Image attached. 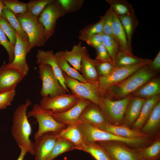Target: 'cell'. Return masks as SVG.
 <instances>
[{
    "label": "cell",
    "mask_w": 160,
    "mask_h": 160,
    "mask_svg": "<svg viewBox=\"0 0 160 160\" xmlns=\"http://www.w3.org/2000/svg\"><path fill=\"white\" fill-rule=\"evenodd\" d=\"M149 64L111 87L103 97L116 100L123 99L131 94L155 75V72L151 69Z\"/></svg>",
    "instance_id": "6da1fadb"
},
{
    "label": "cell",
    "mask_w": 160,
    "mask_h": 160,
    "mask_svg": "<svg viewBox=\"0 0 160 160\" xmlns=\"http://www.w3.org/2000/svg\"><path fill=\"white\" fill-rule=\"evenodd\" d=\"M31 104V100L27 99L15 109L13 115L11 133L18 146L25 145L28 152L34 155V142L30 139L31 127L27 113L28 108Z\"/></svg>",
    "instance_id": "7a4b0ae2"
},
{
    "label": "cell",
    "mask_w": 160,
    "mask_h": 160,
    "mask_svg": "<svg viewBox=\"0 0 160 160\" xmlns=\"http://www.w3.org/2000/svg\"><path fill=\"white\" fill-rule=\"evenodd\" d=\"M15 16L29 39L28 53L36 47L44 45L47 40L44 28L39 20V17L32 15L28 11Z\"/></svg>",
    "instance_id": "3957f363"
},
{
    "label": "cell",
    "mask_w": 160,
    "mask_h": 160,
    "mask_svg": "<svg viewBox=\"0 0 160 160\" xmlns=\"http://www.w3.org/2000/svg\"><path fill=\"white\" fill-rule=\"evenodd\" d=\"M78 123L84 142L117 141L135 146L143 144L146 140V138H129L120 137L101 130L90 124L79 122Z\"/></svg>",
    "instance_id": "277c9868"
},
{
    "label": "cell",
    "mask_w": 160,
    "mask_h": 160,
    "mask_svg": "<svg viewBox=\"0 0 160 160\" xmlns=\"http://www.w3.org/2000/svg\"><path fill=\"white\" fill-rule=\"evenodd\" d=\"M150 62L114 67L108 75L99 76L97 86L100 95L103 97L111 87L122 81L140 69L149 64Z\"/></svg>",
    "instance_id": "5b68a950"
},
{
    "label": "cell",
    "mask_w": 160,
    "mask_h": 160,
    "mask_svg": "<svg viewBox=\"0 0 160 160\" xmlns=\"http://www.w3.org/2000/svg\"><path fill=\"white\" fill-rule=\"evenodd\" d=\"M132 97L131 94L123 99L113 100L102 97L98 107L107 122L116 125L122 123L128 104Z\"/></svg>",
    "instance_id": "8992f818"
},
{
    "label": "cell",
    "mask_w": 160,
    "mask_h": 160,
    "mask_svg": "<svg viewBox=\"0 0 160 160\" xmlns=\"http://www.w3.org/2000/svg\"><path fill=\"white\" fill-rule=\"evenodd\" d=\"M28 117L35 118L38 124V130L34 135L36 140L42 134L48 132L57 133L65 127V124L60 123L54 119L46 111L42 110L39 104H34L32 109L27 113Z\"/></svg>",
    "instance_id": "52a82bcc"
},
{
    "label": "cell",
    "mask_w": 160,
    "mask_h": 160,
    "mask_svg": "<svg viewBox=\"0 0 160 160\" xmlns=\"http://www.w3.org/2000/svg\"><path fill=\"white\" fill-rule=\"evenodd\" d=\"M63 73L65 85L70 89L72 94L80 99L88 100L99 106L102 97L99 92L97 83L82 82Z\"/></svg>",
    "instance_id": "ba28073f"
},
{
    "label": "cell",
    "mask_w": 160,
    "mask_h": 160,
    "mask_svg": "<svg viewBox=\"0 0 160 160\" xmlns=\"http://www.w3.org/2000/svg\"><path fill=\"white\" fill-rule=\"evenodd\" d=\"M38 69L39 77L42 82L39 93L42 97L48 95L52 98L67 93V91L60 84L49 65L39 64Z\"/></svg>",
    "instance_id": "9c48e42d"
},
{
    "label": "cell",
    "mask_w": 160,
    "mask_h": 160,
    "mask_svg": "<svg viewBox=\"0 0 160 160\" xmlns=\"http://www.w3.org/2000/svg\"><path fill=\"white\" fill-rule=\"evenodd\" d=\"M96 142L104 149L110 160H144L140 149H132L124 143L113 141Z\"/></svg>",
    "instance_id": "30bf717a"
},
{
    "label": "cell",
    "mask_w": 160,
    "mask_h": 160,
    "mask_svg": "<svg viewBox=\"0 0 160 160\" xmlns=\"http://www.w3.org/2000/svg\"><path fill=\"white\" fill-rule=\"evenodd\" d=\"M66 14L58 0H53L44 8L38 19L44 28L47 40L54 33L57 20Z\"/></svg>",
    "instance_id": "8fae6325"
},
{
    "label": "cell",
    "mask_w": 160,
    "mask_h": 160,
    "mask_svg": "<svg viewBox=\"0 0 160 160\" xmlns=\"http://www.w3.org/2000/svg\"><path fill=\"white\" fill-rule=\"evenodd\" d=\"M80 99L76 95L69 93L52 98L47 95L43 97L39 105L40 108L43 110L61 113L71 108Z\"/></svg>",
    "instance_id": "7c38bea8"
},
{
    "label": "cell",
    "mask_w": 160,
    "mask_h": 160,
    "mask_svg": "<svg viewBox=\"0 0 160 160\" xmlns=\"http://www.w3.org/2000/svg\"><path fill=\"white\" fill-rule=\"evenodd\" d=\"M16 38L14 60L12 63H8L5 65L7 67L19 72L25 76L29 70L26 61L29 43L24 40L17 32Z\"/></svg>",
    "instance_id": "4fadbf2b"
},
{
    "label": "cell",
    "mask_w": 160,
    "mask_h": 160,
    "mask_svg": "<svg viewBox=\"0 0 160 160\" xmlns=\"http://www.w3.org/2000/svg\"><path fill=\"white\" fill-rule=\"evenodd\" d=\"M57 133L48 132L35 140L33 150L35 160H46L52 151L58 137Z\"/></svg>",
    "instance_id": "5bb4252c"
},
{
    "label": "cell",
    "mask_w": 160,
    "mask_h": 160,
    "mask_svg": "<svg viewBox=\"0 0 160 160\" xmlns=\"http://www.w3.org/2000/svg\"><path fill=\"white\" fill-rule=\"evenodd\" d=\"M91 103L88 100L80 99L74 106L65 111L56 113L45 111L58 121L67 125L78 122L83 111Z\"/></svg>",
    "instance_id": "9a60e30c"
},
{
    "label": "cell",
    "mask_w": 160,
    "mask_h": 160,
    "mask_svg": "<svg viewBox=\"0 0 160 160\" xmlns=\"http://www.w3.org/2000/svg\"><path fill=\"white\" fill-rule=\"evenodd\" d=\"M4 60L0 68V93L15 89L25 76L19 72L7 67Z\"/></svg>",
    "instance_id": "2e32d148"
},
{
    "label": "cell",
    "mask_w": 160,
    "mask_h": 160,
    "mask_svg": "<svg viewBox=\"0 0 160 160\" xmlns=\"http://www.w3.org/2000/svg\"><path fill=\"white\" fill-rule=\"evenodd\" d=\"M36 57V63L38 64H47L50 66L60 84L66 90L68 93L71 94L68 88L65 85L63 72L58 65L53 50L44 51L39 49Z\"/></svg>",
    "instance_id": "e0dca14e"
},
{
    "label": "cell",
    "mask_w": 160,
    "mask_h": 160,
    "mask_svg": "<svg viewBox=\"0 0 160 160\" xmlns=\"http://www.w3.org/2000/svg\"><path fill=\"white\" fill-rule=\"evenodd\" d=\"M107 121L99 107L92 103L83 111L78 122L90 124L98 127Z\"/></svg>",
    "instance_id": "ac0fdd59"
},
{
    "label": "cell",
    "mask_w": 160,
    "mask_h": 160,
    "mask_svg": "<svg viewBox=\"0 0 160 160\" xmlns=\"http://www.w3.org/2000/svg\"><path fill=\"white\" fill-rule=\"evenodd\" d=\"M116 136L129 138H146V135L137 130L130 129L126 126L116 125L106 122L97 127Z\"/></svg>",
    "instance_id": "d6986e66"
},
{
    "label": "cell",
    "mask_w": 160,
    "mask_h": 160,
    "mask_svg": "<svg viewBox=\"0 0 160 160\" xmlns=\"http://www.w3.org/2000/svg\"><path fill=\"white\" fill-rule=\"evenodd\" d=\"M80 71L84 79L90 83H97L99 76L93 59L91 57L86 48L84 47Z\"/></svg>",
    "instance_id": "ffe728a7"
},
{
    "label": "cell",
    "mask_w": 160,
    "mask_h": 160,
    "mask_svg": "<svg viewBox=\"0 0 160 160\" xmlns=\"http://www.w3.org/2000/svg\"><path fill=\"white\" fill-rule=\"evenodd\" d=\"M146 100L133 97L128 104L122 121L125 125H132L136 120Z\"/></svg>",
    "instance_id": "44dd1931"
},
{
    "label": "cell",
    "mask_w": 160,
    "mask_h": 160,
    "mask_svg": "<svg viewBox=\"0 0 160 160\" xmlns=\"http://www.w3.org/2000/svg\"><path fill=\"white\" fill-rule=\"evenodd\" d=\"M160 80L159 78L151 79L131 95L145 99L159 95Z\"/></svg>",
    "instance_id": "7402d4cb"
},
{
    "label": "cell",
    "mask_w": 160,
    "mask_h": 160,
    "mask_svg": "<svg viewBox=\"0 0 160 160\" xmlns=\"http://www.w3.org/2000/svg\"><path fill=\"white\" fill-rule=\"evenodd\" d=\"M112 32L114 37L119 44L120 50L132 52L128 47L124 30L118 17L113 12Z\"/></svg>",
    "instance_id": "603a6c76"
},
{
    "label": "cell",
    "mask_w": 160,
    "mask_h": 160,
    "mask_svg": "<svg viewBox=\"0 0 160 160\" xmlns=\"http://www.w3.org/2000/svg\"><path fill=\"white\" fill-rule=\"evenodd\" d=\"M160 100L159 95L146 99L139 117L132 125V129L137 130L142 127L149 117L154 106Z\"/></svg>",
    "instance_id": "cb8c5ba5"
},
{
    "label": "cell",
    "mask_w": 160,
    "mask_h": 160,
    "mask_svg": "<svg viewBox=\"0 0 160 160\" xmlns=\"http://www.w3.org/2000/svg\"><path fill=\"white\" fill-rule=\"evenodd\" d=\"M57 135L69 140L76 147L81 145L84 142L78 122L67 125L66 127L57 133Z\"/></svg>",
    "instance_id": "d4e9b609"
},
{
    "label": "cell",
    "mask_w": 160,
    "mask_h": 160,
    "mask_svg": "<svg viewBox=\"0 0 160 160\" xmlns=\"http://www.w3.org/2000/svg\"><path fill=\"white\" fill-rule=\"evenodd\" d=\"M151 61L150 59L137 57L134 55L132 52L120 50L113 61V64L114 68L150 62Z\"/></svg>",
    "instance_id": "484cf974"
},
{
    "label": "cell",
    "mask_w": 160,
    "mask_h": 160,
    "mask_svg": "<svg viewBox=\"0 0 160 160\" xmlns=\"http://www.w3.org/2000/svg\"><path fill=\"white\" fill-rule=\"evenodd\" d=\"M84 47L81 45V42H80L74 46L70 51L66 50L64 51H61L64 58L73 68L78 71H80Z\"/></svg>",
    "instance_id": "4316f807"
},
{
    "label": "cell",
    "mask_w": 160,
    "mask_h": 160,
    "mask_svg": "<svg viewBox=\"0 0 160 160\" xmlns=\"http://www.w3.org/2000/svg\"><path fill=\"white\" fill-rule=\"evenodd\" d=\"M118 17L126 33L129 48L132 51V37L138 23L135 12L119 16Z\"/></svg>",
    "instance_id": "83f0119b"
},
{
    "label": "cell",
    "mask_w": 160,
    "mask_h": 160,
    "mask_svg": "<svg viewBox=\"0 0 160 160\" xmlns=\"http://www.w3.org/2000/svg\"><path fill=\"white\" fill-rule=\"evenodd\" d=\"M75 149L89 153L95 160H110L105 151L96 142H84Z\"/></svg>",
    "instance_id": "f1b7e54d"
},
{
    "label": "cell",
    "mask_w": 160,
    "mask_h": 160,
    "mask_svg": "<svg viewBox=\"0 0 160 160\" xmlns=\"http://www.w3.org/2000/svg\"><path fill=\"white\" fill-rule=\"evenodd\" d=\"M160 124V101L155 105L148 119L142 127L141 132L151 134L158 128Z\"/></svg>",
    "instance_id": "f546056e"
},
{
    "label": "cell",
    "mask_w": 160,
    "mask_h": 160,
    "mask_svg": "<svg viewBox=\"0 0 160 160\" xmlns=\"http://www.w3.org/2000/svg\"><path fill=\"white\" fill-rule=\"evenodd\" d=\"M57 64L62 72L72 78L83 83H88L82 75L71 66L69 63L63 56L61 51L55 54Z\"/></svg>",
    "instance_id": "4dcf8cb0"
},
{
    "label": "cell",
    "mask_w": 160,
    "mask_h": 160,
    "mask_svg": "<svg viewBox=\"0 0 160 160\" xmlns=\"http://www.w3.org/2000/svg\"><path fill=\"white\" fill-rule=\"evenodd\" d=\"M76 146L69 140L58 137L52 151L46 160H53L64 152L75 149Z\"/></svg>",
    "instance_id": "1f68e13d"
},
{
    "label": "cell",
    "mask_w": 160,
    "mask_h": 160,
    "mask_svg": "<svg viewBox=\"0 0 160 160\" xmlns=\"http://www.w3.org/2000/svg\"><path fill=\"white\" fill-rule=\"evenodd\" d=\"M112 12L118 17L135 12L132 6L126 0H106Z\"/></svg>",
    "instance_id": "d6a6232c"
},
{
    "label": "cell",
    "mask_w": 160,
    "mask_h": 160,
    "mask_svg": "<svg viewBox=\"0 0 160 160\" xmlns=\"http://www.w3.org/2000/svg\"><path fill=\"white\" fill-rule=\"evenodd\" d=\"M104 16L97 22L88 25L80 30L79 35V39L86 41L90 36L96 34L103 33Z\"/></svg>",
    "instance_id": "836d02e7"
},
{
    "label": "cell",
    "mask_w": 160,
    "mask_h": 160,
    "mask_svg": "<svg viewBox=\"0 0 160 160\" xmlns=\"http://www.w3.org/2000/svg\"><path fill=\"white\" fill-rule=\"evenodd\" d=\"M1 15L9 21L22 39L25 41L29 43L28 36L22 28L15 14L9 9L5 8L3 11Z\"/></svg>",
    "instance_id": "e575fe53"
},
{
    "label": "cell",
    "mask_w": 160,
    "mask_h": 160,
    "mask_svg": "<svg viewBox=\"0 0 160 160\" xmlns=\"http://www.w3.org/2000/svg\"><path fill=\"white\" fill-rule=\"evenodd\" d=\"M143 159L145 160H157L160 157V140H156L150 146L140 149Z\"/></svg>",
    "instance_id": "d590c367"
},
{
    "label": "cell",
    "mask_w": 160,
    "mask_h": 160,
    "mask_svg": "<svg viewBox=\"0 0 160 160\" xmlns=\"http://www.w3.org/2000/svg\"><path fill=\"white\" fill-rule=\"evenodd\" d=\"M102 43L106 49L113 61L120 50L118 44L114 37L102 34Z\"/></svg>",
    "instance_id": "8d00e7d4"
},
{
    "label": "cell",
    "mask_w": 160,
    "mask_h": 160,
    "mask_svg": "<svg viewBox=\"0 0 160 160\" xmlns=\"http://www.w3.org/2000/svg\"><path fill=\"white\" fill-rule=\"evenodd\" d=\"M5 8L15 15L25 13L28 11L27 3L17 0H2Z\"/></svg>",
    "instance_id": "74e56055"
},
{
    "label": "cell",
    "mask_w": 160,
    "mask_h": 160,
    "mask_svg": "<svg viewBox=\"0 0 160 160\" xmlns=\"http://www.w3.org/2000/svg\"><path fill=\"white\" fill-rule=\"evenodd\" d=\"M53 0H32L27 3L28 11L33 15L39 17L45 7Z\"/></svg>",
    "instance_id": "f35d334b"
},
{
    "label": "cell",
    "mask_w": 160,
    "mask_h": 160,
    "mask_svg": "<svg viewBox=\"0 0 160 160\" xmlns=\"http://www.w3.org/2000/svg\"><path fill=\"white\" fill-rule=\"evenodd\" d=\"M0 26L9 41L15 46L16 41V32L9 21L2 15L0 16Z\"/></svg>",
    "instance_id": "ab89813d"
},
{
    "label": "cell",
    "mask_w": 160,
    "mask_h": 160,
    "mask_svg": "<svg viewBox=\"0 0 160 160\" xmlns=\"http://www.w3.org/2000/svg\"><path fill=\"white\" fill-rule=\"evenodd\" d=\"M66 13H72L82 7L84 0H58Z\"/></svg>",
    "instance_id": "60d3db41"
},
{
    "label": "cell",
    "mask_w": 160,
    "mask_h": 160,
    "mask_svg": "<svg viewBox=\"0 0 160 160\" xmlns=\"http://www.w3.org/2000/svg\"><path fill=\"white\" fill-rule=\"evenodd\" d=\"M0 44L3 46L7 51L9 57L8 63L14 60L15 46L8 40L6 34L0 26Z\"/></svg>",
    "instance_id": "b9f144b4"
},
{
    "label": "cell",
    "mask_w": 160,
    "mask_h": 160,
    "mask_svg": "<svg viewBox=\"0 0 160 160\" xmlns=\"http://www.w3.org/2000/svg\"><path fill=\"white\" fill-rule=\"evenodd\" d=\"M99 76H104L109 74L113 70V64L108 62L102 61L93 59Z\"/></svg>",
    "instance_id": "7bdbcfd3"
},
{
    "label": "cell",
    "mask_w": 160,
    "mask_h": 160,
    "mask_svg": "<svg viewBox=\"0 0 160 160\" xmlns=\"http://www.w3.org/2000/svg\"><path fill=\"white\" fill-rule=\"evenodd\" d=\"M16 95L15 89L0 93V109H5L11 105Z\"/></svg>",
    "instance_id": "ee69618b"
},
{
    "label": "cell",
    "mask_w": 160,
    "mask_h": 160,
    "mask_svg": "<svg viewBox=\"0 0 160 160\" xmlns=\"http://www.w3.org/2000/svg\"><path fill=\"white\" fill-rule=\"evenodd\" d=\"M112 14L110 8L104 15L103 34L114 37L112 32Z\"/></svg>",
    "instance_id": "f6af8a7d"
},
{
    "label": "cell",
    "mask_w": 160,
    "mask_h": 160,
    "mask_svg": "<svg viewBox=\"0 0 160 160\" xmlns=\"http://www.w3.org/2000/svg\"><path fill=\"white\" fill-rule=\"evenodd\" d=\"M96 57L95 60L102 61L108 62L113 63V60L106 49L102 44L95 49Z\"/></svg>",
    "instance_id": "bcb514c9"
},
{
    "label": "cell",
    "mask_w": 160,
    "mask_h": 160,
    "mask_svg": "<svg viewBox=\"0 0 160 160\" xmlns=\"http://www.w3.org/2000/svg\"><path fill=\"white\" fill-rule=\"evenodd\" d=\"M103 34H96L90 36L86 40V43L95 49L102 43Z\"/></svg>",
    "instance_id": "7dc6e473"
},
{
    "label": "cell",
    "mask_w": 160,
    "mask_h": 160,
    "mask_svg": "<svg viewBox=\"0 0 160 160\" xmlns=\"http://www.w3.org/2000/svg\"><path fill=\"white\" fill-rule=\"evenodd\" d=\"M151 69L155 72L158 71L160 69V51L153 60H151L149 64Z\"/></svg>",
    "instance_id": "c3c4849f"
},
{
    "label": "cell",
    "mask_w": 160,
    "mask_h": 160,
    "mask_svg": "<svg viewBox=\"0 0 160 160\" xmlns=\"http://www.w3.org/2000/svg\"><path fill=\"white\" fill-rule=\"evenodd\" d=\"M18 146L20 149V153L17 160H23L26 153L28 152V150L24 145H20Z\"/></svg>",
    "instance_id": "681fc988"
},
{
    "label": "cell",
    "mask_w": 160,
    "mask_h": 160,
    "mask_svg": "<svg viewBox=\"0 0 160 160\" xmlns=\"http://www.w3.org/2000/svg\"><path fill=\"white\" fill-rule=\"evenodd\" d=\"M5 8L2 0H0V16L1 15L3 11Z\"/></svg>",
    "instance_id": "f907efd6"
},
{
    "label": "cell",
    "mask_w": 160,
    "mask_h": 160,
    "mask_svg": "<svg viewBox=\"0 0 160 160\" xmlns=\"http://www.w3.org/2000/svg\"></svg>",
    "instance_id": "816d5d0a"
}]
</instances>
